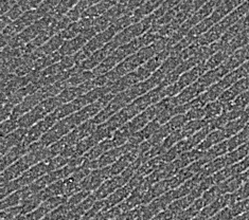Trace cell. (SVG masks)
I'll use <instances>...</instances> for the list:
<instances>
[{
  "label": "cell",
  "mask_w": 249,
  "mask_h": 220,
  "mask_svg": "<svg viewBox=\"0 0 249 220\" xmlns=\"http://www.w3.org/2000/svg\"><path fill=\"white\" fill-rule=\"evenodd\" d=\"M109 178H111L109 168L91 170L90 174L81 182V188L83 191L92 193L94 191H97V189L104 183V181L109 179Z\"/></svg>",
  "instance_id": "cell-1"
},
{
  "label": "cell",
  "mask_w": 249,
  "mask_h": 220,
  "mask_svg": "<svg viewBox=\"0 0 249 220\" xmlns=\"http://www.w3.org/2000/svg\"><path fill=\"white\" fill-rule=\"evenodd\" d=\"M47 115H49V114L45 109L43 104L39 103L36 107H34L32 110L27 112L26 115H23L19 118L18 126H19V128H26V129L31 128L32 126H34L35 124L43 120V118Z\"/></svg>",
  "instance_id": "cell-2"
},
{
  "label": "cell",
  "mask_w": 249,
  "mask_h": 220,
  "mask_svg": "<svg viewBox=\"0 0 249 220\" xmlns=\"http://www.w3.org/2000/svg\"><path fill=\"white\" fill-rule=\"evenodd\" d=\"M28 129L26 128H18L16 129L15 132L11 133L10 135L2 136V140H1V153L2 156H4L5 153H7L11 148H13L14 146L20 144L21 142L25 141L26 138V135H27Z\"/></svg>",
  "instance_id": "cell-3"
},
{
  "label": "cell",
  "mask_w": 249,
  "mask_h": 220,
  "mask_svg": "<svg viewBox=\"0 0 249 220\" xmlns=\"http://www.w3.org/2000/svg\"><path fill=\"white\" fill-rule=\"evenodd\" d=\"M27 152L28 145L25 142H21L20 144L11 148V150L1 158V170L3 171L4 169H7L10 165L15 163L16 161H18V160L21 159L23 156H26Z\"/></svg>",
  "instance_id": "cell-4"
},
{
  "label": "cell",
  "mask_w": 249,
  "mask_h": 220,
  "mask_svg": "<svg viewBox=\"0 0 249 220\" xmlns=\"http://www.w3.org/2000/svg\"><path fill=\"white\" fill-rule=\"evenodd\" d=\"M134 189H135V187L129 182L126 184V186L118 188L116 192H114L110 196H108L107 198L104 199L105 204H106V209L114 207V206L118 205V203L119 204L122 203L123 201H125L129 197V195L132 194Z\"/></svg>",
  "instance_id": "cell-5"
},
{
  "label": "cell",
  "mask_w": 249,
  "mask_h": 220,
  "mask_svg": "<svg viewBox=\"0 0 249 220\" xmlns=\"http://www.w3.org/2000/svg\"><path fill=\"white\" fill-rule=\"evenodd\" d=\"M64 43H65V39L61 36L60 34H56L47 41L43 47H40L39 49L45 55H48V54H51V53H54L60 50Z\"/></svg>",
  "instance_id": "cell-6"
},
{
  "label": "cell",
  "mask_w": 249,
  "mask_h": 220,
  "mask_svg": "<svg viewBox=\"0 0 249 220\" xmlns=\"http://www.w3.org/2000/svg\"><path fill=\"white\" fill-rule=\"evenodd\" d=\"M90 194L91 193L87 192V191H83V189H82V191L75 193L72 196H70L66 204L69 206L70 210H72V209H74L75 206H78L80 203H82V202L84 201Z\"/></svg>",
  "instance_id": "cell-7"
},
{
  "label": "cell",
  "mask_w": 249,
  "mask_h": 220,
  "mask_svg": "<svg viewBox=\"0 0 249 220\" xmlns=\"http://www.w3.org/2000/svg\"><path fill=\"white\" fill-rule=\"evenodd\" d=\"M18 121L14 120V118H8L2 122L1 124V136H5L10 135L11 133L15 132L16 129H18Z\"/></svg>",
  "instance_id": "cell-8"
},
{
  "label": "cell",
  "mask_w": 249,
  "mask_h": 220,
  "mask_svg": "<svg viewBox=\"0 0 249 220\" xmlns=\"http://www.w3.org/2000/svg\"><path fill=\"white\" fill-rule=\"evenodd\" d=\"M21 215V210L20 205L19 206H14L10 207V209L2 210L1 212V220H14L15 218Z\"/></svg>",
  "instance_id": "cell-9"
},
{
  "label": "cell",
  "mask_w": 249,
  "mask_h": 220,
  "mask_svg": "<svg viewBox=\"0 0 249 220\" xmlns=\"http://www.w3.org/2000/svg\"><path fill=\"white\" fill-rule=\"evenodd\" d=\"M186 118L188 121H195V120H201L206 117L205 109L201 108H191L186 112Z\"/></svg>",
  "instance_id": "cell-10"
}]
</instances>
